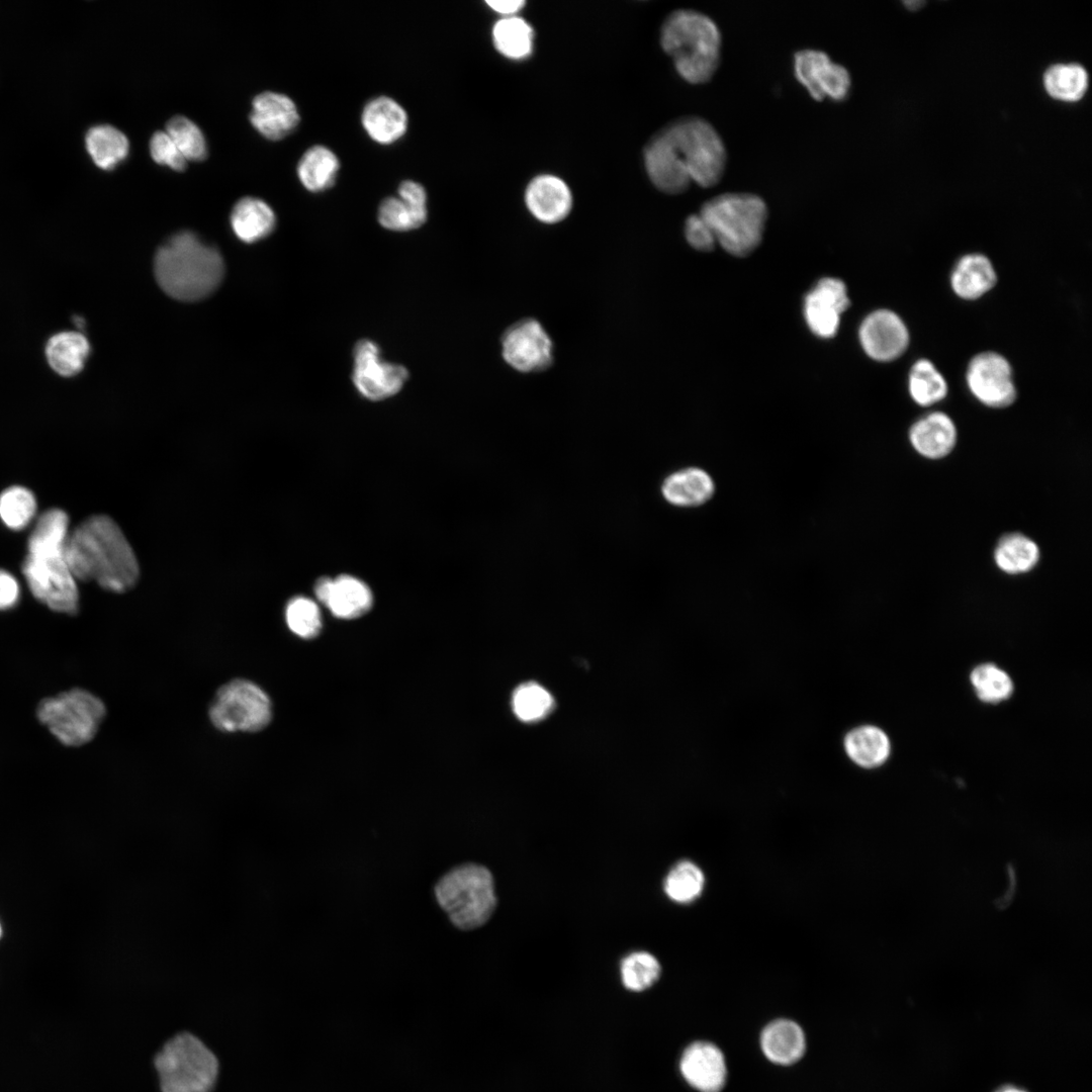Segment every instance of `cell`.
Wrapping results in <instances>:
<instances>
[{
  "label": "cell",
  "instance_id": "cell-1",
  "mask_svg": "<svg viewBox=\"0 0 1092 1092\" xmlns=\"http://www.w3.org/2000/svg\"><path fill=\"white\" fill-rule=\"evenodd\" d=\"M652 184L666 194H680L693 183L716 186L727 166V150L714 125L703 117L676 118L659 129L643 152Z\"/></svg>",
  "mask_w": 1092,
  "mask_h": 1092
},
{
  "label": "cell",
  "instance_id": "cell-2",
  "mask_svg": "<svg viewBox=\"0 0 1092 1092\" xmlns=\"http://www.w3.org/2000/svg\"><path fill=\"white\" fill-rule=\"evenodd\" d=\"M66 556L76 580L95 581L109 592L128 590L139 578L130 544L118 525L104 515L90 517L69 532Z\"/></svg>",
  "mask_w": 1092,
  "mask_h": 1092
},
{
  "label": "cell",
  "instance_id": "cell-3",
  "mask_svg": "<svg viewBox=\"0 0 1092 1092\" xmlns=\"http://www.w3.org/2000/svg\"><path fill=\"white\" fill-rule=\"evenodd\" d=\"M69 518L60 509L44 512L29 536L22 572L31 594L55 612L74 615L79 593L66 556Z\"/></svg>",
  "mask_w": 1092,
  "mask_h": 1092
},
{
  "label": "cell",
  "instance_id": "cell-4",
  "mask_svg": "<svg viewBox=\"0 0 1092 1092\" xmlns=\"http://www.w3.org/2000/svg\"><path fill=\"white\" fill-rule=\"evenodd\" d=\"M223 274L219 252L192 232L172 236L155 257L159 285L178 300L195 301L208 296L217 288Z\"/></svg>",
  "mask_w": 1092,
  "mask_h": 1092
},
{
  "label": "cell",
  "instance_id": "cell-5",
  "mask_svg": "<svg viewBox=\"0 0 1092 1092\" xmlns=\"http://www.w3.org/2000/svg\"><path fill=\"white\" fill-rule=\"evenodd\" d=\"M662 50L672 59L678 75L688 83L712 80L721 64L722 36L716 22L693 9H677L660 29Z\"/></svg>",
  "mask_w": 1092,
  "mask_h": 1092
},
{
  "label": "cell",
  "instance_id": "cell-6",
  "mask_svg": "<svg viewBox=\"0 0 1092 1092\" xmlns=\"http://www.w3.org/2000/svg\"><path fill=\"white\" fill-rule=\"evenodd\" d=\"M699 214L718 245L732 256L746 257L762 241L768 210L754 193L725 192L705 201Z\"/></svg>",
  "mask_w": 1092,
  "mask_h": 1092
},
{
  "label": "cell",
  "instance_id": "cell-7",
  "mask_svg": "<svg viewBox=\"0 0 1092 1092\" xmlns=\"http://www.w3.org/2000/svg\"><path fill=\"white\" fill-rule=\"evenodd\" d=\"M434 893L449 920L461 930L482 926L496 906L493 877L488 869L477 863H463L449 870L438 880Z\"/></svg>",
  "mask_w": 1092,
  "mask_h": 1092
},
{
  "label": "cell",
  "instance_id": "cell-8",
  "mask_svg": "<svg viewBox=\"0 0 1092 1092\" xmlns=\"http://www.w3.org/2000/svg\"><path fill=\"white\" fill-rule=\"evenodd\" d=\"M155 1064L163 1092H209L218 1070L212 1052L190 1033L168 1041Z\"/></svg>",
  "mask_w": 1092,
  "mask_h": 1092
},
{
  "label": "cell",
  "instance_id": "cell-9",
  "mask_svg": "<svg viewBox=\"0 0 1092 1092\" xmlns=\"http://www.w3.org/2000/svg\"><path fill=\"white\" fill-rule=\"evenodd\" d=\"M103 702L81 689H73L42 700L36 710L38 720L63 744L80 746L97 733L105 716Z\"/></svg>",
  "mask_w": 1092,
  "mask_h": 1092
},
{
  "label": "cell",
  "instance_id": "cell-10",
  "mask_svg": "<svg viewBox=\"0 0 1092 1092\" xmlns=\"http://www.w3.org/2000/svg\"><path fill=\"white\" fill-rule=\"evenodd\" d=\"M213 726L223 732H258L272 718L268 695L247 679H234L222 686L209 708Z\"/></svg>",
  "mask_w": 1092,
  "mask_h": 1092
},
{
  "label": "cell",
  "instance_id": "cell-11",
  "mask_svg": "<svg viewBox=\"0 0 1092 1092\" xmlns=\"http://www.w3.org/2000/svg\"><path fill=\"white\" fill-rule=\"evenodd\" d=\"M966 381L971 393L989 407L1009 406L1017 396L1009 361L993 351L979 353L971 359Z\"/></svg>",
  "mask_w": 1092,
  "mask_h": 1092
},
{
  "label": "cell",
  "instance_id": "cell-12",
  "mask_svg": "<svg viewBox=\"0 0 1092 1092\" xmlns=\"http://www.w3.org/2000/svg\"><path fill=\"white\" fill-rule=\"evenodd\" d=\"M408 377L402 365L382 360L380 349L370 340L359 341L354 349L353 382L366 398L381 400L397 393Z\"/></svg>",
  "mask_w": 1092,
  "mask_h": 1092
},
{
  "label": "cell",
  "instance_id": "cell-13",
  "mask_svg": "<svg viewBox=\"0 0 1092 1092\" xmlns=\"http://www.w3.org/2000/svg\"><path fill=\"white\" fill-rule=\"evenodd\" d=\"M794 74L816 101L830 98L844 100L850 91L851 78L845 67L834 63L823 51L804 49L794 54Z\"/></svg>",
  "mask_w": 1092,
  "mask_h": 1092
},
{
  "label": "cell",
  "instance_id": "cell-14",
  "mask_svg": "<svg viewBox=\"0 0 1092 1092\" xmlns=\"http://www.w3.org/2000/svg\"><path fill=\"white\" fill-rule=\"evenodd\" d=\"M503 357L515 370L528 373L548 368L553 346L541 324L524 318L512 325L502 339Z\"/></svg>",
  "mask_w": 1092,
  "mask_h": 1092
},
{
  "label": "cell",
  "instance_id": "cell-15",
  "mask_svg": "<svg viewBox=\"0 0 1092 1092\" xmlns=\"http://www.w3.org/2000/svg\"><path fill=\"white\" fill-rule=\"evenodd\" d=\"M858 339L864 353L878 362L898 359L910 342L904 321L887 308L874 310L863 318L858 329Z\"/></svg>",
  "mask_w": 1092,
  "mask_h": 1092
},
{
  "label": "cell",
  "instance_id": "cell-16",
  "mask_svg": "<svg viewBox=\"0 0 1092 1092\" xmlns=\"http://www.w3.org/2000/svg\"><path fill=\"white\" fill-rule=\"evenodd\" d=\"M849 304L844 282L838 278L824 277L805 296L806 324L817 337L830 339L837 333L841 314Z\"/></svg>",
  "mask_w": 1092,
  "mask_h": 1092
},
{
  "label": "cell",
  "instance_id": "cell-17",
  "mask_svg": "<svg viewBox=\"0 0 1092 1092\" xmlns=\"http://www.w3.org/2000/svg\"><path fill=\"white\" fill-rule=\"evenodd\" d=\"M678 1068L685 1081L698 1092H721L727 1082L725 1056L712 1041L696 1040L687 1045Z\"/></svg>",
  "mask_w": 1092,
  "mask_h": 1092
},
{
  "label": "cell",
  "instance_id": "cell-18",
  "mask_svg": "<svg viewBox=\"0 0 1092 1092\" xmlns=\"http://www.w3.org/2000/svg\"><path fill=\"white\" fill-rule=\"evenodd\" d=\"M428 196L424 186L413 180L402 181L397 197L382 200L378 208L379 223L390 231L405 232L422 226L428 218Z\"/></svg>",
  "mask_w": 1092,
  "mask_h": 1092
},
{
  "label": "cell",
  "instance_id": "cell-19",
  "mask_svg": "<svg viewBox=\"0 0 1092 1092\" xmlns=\"http://www.w3.org/2000/svg\"><path fill=\"white\" fill-rule=\"evenodd\" d=\"M316 598L338 618L355 619L368 612L372 606L370 588L351 575L334 579L323 577L314 586Z\"/></svg>",
  "mask_w": 1092,
  "mask_h": 1092
},
{
  "label": "cell",
  "instance_id": "cell-20",
  "mask_svg": "<svg viewBox=\"0 0 1092 1092\" xmlns=\"http://www.w3.org/2000/svg\"><path fill=\"white\" fill-rule=\"evenodd\" d=\"M299 119L295 103L285 94L265 91L253 99L250 121L268 140L285 138L296 128Z\"/></svg>",
  "mask_w": 1092,
  "mask_h": 1092
},
{
  "label": "cell",
  "instance_id": "cell-21",
  "mask_svg": "<svg viewBox=\"0 0 1092 1092\" xmlns=\"http://www.w3.org/2000/svg\"><path fill=\"white\" fill-rule=\"evenodd\" d=\"M528 210L539 221L557 223L569 214L572 195L567 184L557 176L543 174L533 178L525 191Z\"/></svg>",
  "mask_w": 1092,
  "mask_h": 1092
},
{
  "label": "cell",
  "instance_id": "cell-22",
  "mask_svg": "<svg viewBox=\"0 0 1092 1092\" xmlns=\"http://www.w3.org/2000/svg\"><path fill=\"white\" fill-rule=\"evenodd\" d=\"M908 437L918 454L927 459L937 460L944 458L953 450L958 432L948 415L932 412L913 423Z\"/></svg>",
  "mask_w": 1092,
  "mask_h": 1092
},
{
  "label": "cell",
  "instance_id": "cell-23",
  "mask_svg": "<svg viewBox=\"0 0 1092 1092\" xmlns=\"http://www.w3.org/2000/svg\"><path fill=\"white\" fill-rule=\"evenodd\" d=\"M759 1043L764 1057L780 1066H791L800 1061L807 1046L802 1026L789 1018L768 1022L760 1032Z\"/></svg>",
  "mask_w": 1092,
  "mask_h": 1092
},
{
  "label": "cell",
  "instance_id": "cell-24",
  "mask_svg": "<svg viewBox=\"0 0 1092 1092\" xmlns=\"http://www.w3.org/2000/svg\"><path fill=\"white\" fill-rule=\"evenodd\" d=\"M361 123L371 140L390 145L404 135L408 118L404 108L394 99L378 96L363 108Z\"/></svg>",
  "mask_w": 1092,
  "mask_h": 1092
},
{
  "label": "cell",
  "instance_id": "cell-25",
  "mask_svg": "<svg viewBox=\"0 0 1092 1092\" xmlns=\"http://www.w3.org/2000/svg\"><path fill=\"white\" fill-rule=\"evenodd\" d=\"M997 282L995 268L988 257L979 253L959 259L950 274L952 291L961 298L975 300L990 291Z\"/></svg>",
  "mask_w": 1092,
  "mask_h": 1092
},
{
  "label": "cell",
  "instance_id": "cell-26",
  "mask_svg": "<svg viewBox=\"0 0 1092 1092\" xmlns=\"http://www.w3.org/2000/svg\"><path fill=\"white\" fill-rule=\"evenodd\" d=\"M90 354V344L80 332L64 331L53 335L44 347L51 369L62 377L79 374Z\"/></svg>",
  "mask_w": 1092,
  "mask_h": 1092
},
{
  "label": "cell",
  "instance_id": "cell-27",
  "mask_svg": "<svg viewBox=\"0 0 1092 1092\" xmlns=\"http://www.w3.org/2000/svg\"><path fill=\"white\" fill-rule=\"evenodd\" d=\"M714 482L703 469L691 467L673 472L661 486L663 497L676 507L689 508L703 505L714 493Z\"/></svg>",
  "mask_w": 1092,
  "mask_h": 1092
},
{
  "label": "cell",
  "instance_id": "cell-28",
  "mask_svg": "<svg viewBox=\"0 0 1092 1092\" xmlns=\"http://www.w3.org/2000/svg\"><path fill=\"white\" fill-rule=\"evenodd\" d=\"M273 209L264 200L246 196L234 205L231 225L235 235L245 243H255L270 235L275 228Z\"/></svg>",
  "mask_w": 1092,
  "mask_h": 1092
},
{
  "label": "cell",
  "instance_id": "cell-29",
  "mask_svg": "<svg viewBox=\"0 0 1092 1092\" xmlns=\"http://www.w3.org/2000/svg\"><path fill=\"white\" fill-rule=\"evenodd\" d=\"M843 743L848 757L864 768L881 765L890 754L888 736L883 730L872 725H863L850 730Z\"/></svg>",
  "mask_w": 1092,
  "mask_h": 1092
},
{
  "label": "cell",
  "instance_id": "cell-30",
  "mask_svg": "<svg viewBox=\"0 0 1092 1092\" xmlns=\"http://www.w3.org/2000/svg\"><path fill=\"white\" fill-rule=\"evenodd\" d=\"M340 170V161L329 148L316 145L309 148L297 165V176L302 186L310 192H322L332 187Z\"/></svg>",
  "mask_w": 1092,
  "mask_h": 1092
},
{
  "label": "cell",
  "instance_id": "cell-31",
  "mask_svg": "<svg viewBox=\"0 0 1092 1092\" xmlns=\"http://www.w3.org/2000/svg\"><path fill=\"white\" fill-rule=\"evenodd\" d=\"M1038 545L1021 533L1001 537L994 550L997 567L1007 574H1022L1032 570L1038 563Z\"/></svg>",
  "mask_w": 1092,
  "mask_h": 1092
},
{
  "label": "cell",
  "instance_id": "cell-32",
  "mask_svg": "<svg viewBox=\"0 0 1092 1092\" xmlns=\"http://www.w3.org/2000/svg\"><path fill=\"white\" fill-rule=\"evenodd\" d=\"M86 148L99 168L110 170L126 158L129 143L126 135L118 128L109 124H100L88 130Z\"/></svg>",
  "mask_w": 1092,
  "mask_h": 1092
},
{
  "label": "cell",
  "instance_id": "cell-33",
  "mask_svg": "<svg viewBox=\"0 0 1092 1092\" xmlns=\"http://www.w3.org/2000/svg\"><path fill=\"white\" fill-rule=\"evenodd\" d=\"M492 41L496 51L511 60L525 59L533 50L534 31L519 16L502 17L492 27Z\"/></svg>",
  "mask_w": 1092,
  "mask_h": 1092
},
{
  "label": "cell",
  "instance_id": "cell-34",
  "mask_svg": "<svg viewBox=\"0 0 1092 1092\" xmlns=\"http://www.w3.org/2000/svg\"><path fill=\"white\" fill-rule=\"evenodd\" d=\"M908 390L911 398L921 406H930L947 395V383L943 375L928 359L913 363L908 374Z\"/></svg>",
  "mask_w": 1092,
  "mask_h": 1092
},
{
  "label": "cell",
  "instance_id": "cell-35",
  "mask_svg": "<svg viewBox=\"0 0 1092 1092\" xmlns=\"http://www.w3.org/2000/svg\"><path fill=\"white\" fill-rule=\"evenodd\" d=\"M705 883V875L699 866L691 860H681L665 877L664 892L671 901L689 904L702 895Z\"/></svg>",
  "mask_w": 1092,
  "mask_h": 1092
},
{
  "label": "cell",
  "instance_id": "cell-36",
  "mask_svg": "<svg viewBox=\"0 0 1092 1092\" xmlns=\"http://www.w3.org/2000/svg\"><path fill=\"white\" fill-rule=\"evenodd\" d=\"M1043 80L1048 93L1064 101L1079 100L1088 85L1085 69L1077 64L1055 65L1045 72Z\"/></svg>",
  "mask_w": 1092,
  "mask_h": 1092
},
{
  "label": "cell",
  "instance_id": "cell-37",
  "mask_svg": "<svg viewBox=\"0 0 1092 1092\" xmlns=\"http://www.w3.org/2000/svg\"><path fill=\"white\" fill-rule=\"evenodd\" d=\"M660 972L656 958L646 951L630 953L621 964L622 983L633 992H641L651 987L658 980Z\"/></svg>",
  "mask_w": 1092,
  "mask_h": 1092
},
{
  "label": "cell",
  "instance_id": "cell-38",
  "mask_svg": "<svg viewBox=\"0 0 1092 1092\" xmlns=\"http://www.w3.org/2000/svg\"><path fill=\"white\" fill-rule=\"evenodd\" d=\"M36 511V502L30 490L22 486H11L0 495V518L13 530L26 527Z\"/></svg>",
  "mask_w": 1092,
  "mask_h": 1092
},
{
  "label": "cell",
  "instance_id": "cell-39",
  "mask_svg": "<svg viewBox=\"0 0 1092 1092\" xmlns=\"http://www.w3.org/2000/svg\"><path fill=\"white\" fill-rule=\"evenodd\" d=\"M186 160L201 161L207 155L204 135L199 126L183 115L173 116L165 130Z\"/></svg>",
  "mask_w": 1092,
  "mask_h": 1092
},
{
  "label": "cell",
  "instance_id": "cell-40",
  "mask_svg": "<svg viewBox=\"0 0 1092 1092\" xmlns=\"http://www.w3.org/2000/svg\"><path fill=\"white\" fill-rule=\"evenodd\" d=\"M977 696L987 703H999L1010 697L1013 691L1009 675L994 664L977 666L971 674Z\"/></svg>",
  "mask_w": 1092,
  "mask_h": 1092
},
{
  "label": "cell",
  "instance_id": "cell-41",
  "mask_svg": "<svg viewBox=\"0 0 1092 1092\" xmlns=\"http://www.w3.org/2000/svg\"><path fill=\"white\" fill-rule=\"evenodd\" d=\"M553 705L550 693L535 682L520 686L513 695L514 712L519 719L526 722L544 718Z\"/></svg>",
  "mask_w": 1092,
  "mask_h": 1092
},
{
  "label": "cell",
  "instance_id": "cell-42",
  "mask_svg": "<svg viewBox=\"0 0 1092 1092\" xmlns=\"http://www.w3.org/2000/svg\"><path fill=\"white\" fill-rule=\"evenodd\" d=\"M285 619L290 631L304 639L315 637L322 629L320 609L308 598L291 599L286 606Z\"/></svg>",
  "mask_w": 1092,
  "mask_h": 1092
},
{
  "label": "cell",
  "instance_id": "cell-43",
  "mask_svg": "<svg viewBox=\"0 0 1092 1092\" xmlns=\"http://www.w3.org/2000/svg\"><path fill=\"white\" fill-rule=\"evenodd\" d=\"M150 154L156 163L168 166L175 171H183L186 168L187 160L165 130H157L152 135Z\"/></svg>",
  "mask_w": 1092,
  "mask_h": 1092
},
{
  "label": "cell",
  "instance_id": "cell-44",
  "mask_svg": "<svg viewBox=\"0 0 1092 1092\" xmlns=\"http://www.w3.org/2000/svg\"><path fill=\"white\" fill-rule=\"evenodd\" d=\"M684 234L688 244L697 251L710 252L717 245L711 229L699 213L687 217Z\"/></svg>",
  "mask_w": 1092,
  "mask_h": 1092
},
{
  "label": "cell",
  "instance_id": "cell-45",
  "mask_svg": "<svg viewBox=\"0 0 1092 1092\" xmlns=\"http://www.w3.org/2000/svg\"><path fill=\"white\" fill-rule=\"evenodd\" d=\"M18 598L19 586L16 579L10 573L0 569V610L12 608Z\"/></svg>",
  "mask_w": 1092,
  "mask_h": 1092
},
{
  "label": "cell",
  "instance_id": "cell-46",
  "mask_svg": "<svg viewBox=\"0 0 1092 1092\" xmlns=\"http://www.w3.org/2000/svg\"><path fill=\"white\" fill-rule=\"evenodd\" d=\"M486 4L492 11L503 15V17H510L516 16L526 2L523 0H490L486 1Z\"/></svg>",
  "mask_w": 1092,
  "mask_h": 1092
},
{
  "label": "cell",
  "instance_id": "cell-47",
  "mask_svg": "<svg viewBox=\"0 0 1092 1092\" xmlns=\"http://www.w3.org/2000/svg\"><path fill=\"white\" fill-rule=\"evenodd\" d=\"M995 1092H1027V1091H1025L1024 1089H1021V1088H1019L1017 1086H1014V1085H1004V1086L1000 1087L999 1089H997Z\"/></svg>",
  "mask_w": 1092,
  "mask_h": 1092
},
{
  "label": "cell",
  "instance_id": "cell-48",
  "mask_svg": "<svg viewBox=\"0 0 1092 1092\" xmlns=\"http://www.w3.org/2000/svg\"><path fill=\"white\" fill-rule=\"evenodd\" d=\"M904 4L907 6V8L915 10V9L920 8L924 4V2L923 1H905Z\"/></svg>",
  "mask_w": 1092,
  "mask_h": 1092
},
{
  "label": "cell",
  "instance_id": "cell-49",
  "mask_svg": "<svg viewBox=\"0 0 1092 1092\" xmlns=\"http://www.w3.org/2000/svg\"><path fill=\"white\" fill-rule=\"evenodd\" d=\"M2 933H3V928H2V925H1V922H0V938L2 937Z\"/></svg>",
  "mask_w": 1092,
  "mask_h": 1092
}]
</instances>
